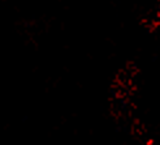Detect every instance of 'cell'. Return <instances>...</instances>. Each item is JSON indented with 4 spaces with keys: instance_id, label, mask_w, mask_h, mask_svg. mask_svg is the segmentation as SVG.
Wrapping results in <instances>:
<instances>
[]
</instances>
